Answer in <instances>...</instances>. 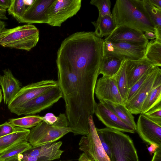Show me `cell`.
Segmentation results:
<instances>
[{
    "label": "cell",
    "mask_w": 161,
    "mask_h": 161,
    "mask_svg": "<svg viewBox=\"0 0 161 161\" xmlns=\"http://www.w3.org/2000/svg\"><path fill=\"white\" fill-rule=\"evenodd\" d=\"M155 67H152L148 69L144 75L136 81L134 85L129 89L127 99L126 102L129 100L138 90L142 86Z\"/></svg>",
    "instance_id": "d6a6232c"
},
{
    "label": "cell",
    "mask_w": 161,
    "mask_h": 161,
    "mask_svg": "<svg viewBox=\"0 0 161 161\" xmlns=\"http://www.w3.org/2000/svg\"><path fill=\"white\" fill-rule=\"evenodd\" d=\"M104 41L112 42H125L145 47L149 42L142 32L131 27L122 25L116 26Z\"/></svg>",
    "instance_id": "5bb4252c"
},
{
    "label": "cell",
    "mask_w": 161,
    "mask_h": 161,
    "mask_svg": "<svg viewBox=\"0 0 161 161\" xmlns=\"http://www.w3.org/2000/svg\"><path fill=\"white\" fill-rule=\"evenodd\" d=\"M94 94L99 102L106 100L124 105L117 88L114 76H103L97 80Z\"/></svg>",
    "instance_id": "e0dca14e"
},
{
    "label": "cell",
    "mask_w": 161,
    "mask_h": 161,
    "mask_svg": "<svg viewBox=\"0 0 161 161\" xmlns=\"http://www.w3.org/2000/svg\"><path fill=\"white\" fill-rule=\"evenodd\" d=\"M3 72V74L0 75V85L4 103L8 105L21 88L19 81L14 77L9 69H5Z\"/></svg>",
    "instance_id": "ffe728a7"
},
{
    "label": "cell",
    "mask_w": 161,
    "mask_h": 161,
    "mask_svg": "<svg viewBox=\"0 0 161 161\" xmlns=\"http://www.w3.org/2000/svg\"><path fill=\"white\" fill-rule=\"evenodd\" d=\"M146 48L127 42H112L104 41V58L112 57L127 60H137L144 57Z\"/></svg>",
    "instance_id": "9c48e42d"
},
{
    "label": "cell",
    "mask_w": 161,
    "mask_h": 161,
    "mask_svg": "<svg viewBox=\"0 0 161 161\" xmlns=\"http://www.w3.org/2000/svg\"><path fill=\"white\" fill-rule=\"evenodd\" d=\"M17 127H14L8 122L0 125V137L13 133L16 130Z\"/></svg>",
    "instance_id": "e575fe53"
},
{
    "label": "cell",
    "mask_w": 161,
    "mask_h": 161,
    "mask_svg": "<svg viewBox=\"0 0 161 161\" xmlns=\"http://www.w3.org/2000/svg\"><path fill=\"white\" fill-rule=\"evenodd\" d=\"M58 119V116H56L52 113L46 114L43 116L42 121L50 124H52L55 123Z\"/></svg>",
    "instance_id": "8d00e7d4"
},
{
    "label": "cell",
    "mask_w": 161,
    "mask_h": 161,
    "mask_svg": "<svg viewBox=\"0 0 161 161\" xmlns=\"http://www.w3.org/2000/svg\"><path fill=\"white\" fill-rule=\"evenodd\" d=\"M62 97L58 85L10 111L19 116L34 114L50 107Z\"/></svg>",
    "instance_id": "52a82bcc"
},
{
    "label": "cell",
    "mask_w": 161,
    "mask_h": 161,
    "mask_svg": "<svg viewBox=\"0 0 161 161\" xmlns=\"http://www.w3.org/2000/svg\"><path fill=\"white\" fill-rule=\"evenodd\" d=\"M71 132L65 114L60 113L57 121L52 124L42 121L30 130L27 138L32 147L55 142L67 133Z\"/></svg>",
    "instance_id": "5b68a950"
},
{
    "label": "cell",
    "mask_w": 161,
    "mask_h": 161,
    "mask_svg": "<svg viewBox=\"0 0 161 161\" xmlns=\"http://www.w3.org/2000/svg\"><path fill=\"white\" fill-rule=\"evenodd\" d=\"M126 60L124 59L119 69L114 76L117 88L124 103V104L127 100L129 91L126 73Z\"/></svg>",
    "instance_id": "d4e9b609"
},
{
    "label": "cell",
    "mask_w": 161,
    "mask_h": 161,
    "mask_svg": "<svg viewBox=\"0 0 161 161\" xmlns=\"http://www.w3.org/2000/svg\"><path fill=\"white\" fill-rule=\"evenodd\" d=\"M62 144L59 141L32 147L19 156L22 161H52L59 158L64 152L60 149Z\"/></svg>",
    "instance_id": "7c38bea8"
},
{
    "label": "cell",
    "mask_w": 161,
    "mask_h": 161,
    "mask_svg": "<svg viewBox=\"0 0 161 161\" xmlns=\"http://www.w3.org/2000/svg\"><path fill=\"white\" fill-rule=\"evenodd\" d=\"M92 23L95 28L94 34L101 38L109 35L116 26L112 17L108 15L98 16L96 21Z\"/></svg>",
    "instance_id": "cb8c5ba5"
},
{
    "label": "cell",
    "mask_w": 161,
    "mask_h": 161,
    "mask_svg": "<svg viewBox=\"0 0 161 161\" xmlns=\"http://www.w3.org/2000/svg\"><path fill=\"white\" fill-rule=\"evenodd\" d=\"M144 35L145 38L148 40H153L156 38V36L155 33L151 31H146L144 34Z\"/></svg>",
    "instance_id": "ab89813d"
},
{
    "label": "cell",
    "mask_w": 161,
    "mask_h": 161,
    "mask_svg": "<svg viewBox=\"0 0 161 161\" xmlns=\"http://www.w3.org/2000/svg\"><path fill=\"white\" fill-rule=\"evenodd\" d=\"M2 92L0 88V103L2 101Z\"/></svg>",
    "instance_id": "7dc6e473"
},
{
    "label": "cell",
    "mask_w": 161,
    "mask_h": 161,
    "mask_svg": "<svg viewBox=\"0 0 161 161\" xmlns=\"http://www.w3.org/2000/svg\"><path fill=\"white\" fill-rule=\"evenodd\" d=\"M78 161H93L91 158L87 156L84 153L81 154L79 158Z\"/></svg>",
    "instance_id": "b9f144b4"
},
{
    "label": "cell",
    "mask_w": 161,
    "mask_h": 161,
    "mask_svg": "<svg viewBox=\"0 0 161 161\" xmlns=\"http://www.w3.org/2000/svg\"><path fill=\"white\" fill-rule=\"evenodd\" d=\"M161 73L156 78L152 88L145 100L140 114H143L161 103Z\"/></svg>",
    "instance_id": "44dd1931"
},
{
    "label": "cell",
    "mask_w": 161,
    "mask_h": 161,
    "mask_svg": "<svg viewBox=\"0 0 161 161\" xmlns=\"http://www.w3.org/2000/svg\"><path fill=\"white\" fill-rule=\"evenodd\" d=\"M54 1L32 0L19 22L27 24L33 23L47 24L49 12Z\"/></svg>",
    "instance_id": "4fadbf2b"
},
{
    "label": "cell",
    "mask_w": 161,
    "mask_h": 161,
    "mask_svg": "<svg viewBox=\"0 0 161 161\" xmlns=\"http://www.w3.org/2000/svg\"><path fill=\"white\" fill-rule=\"evenodd\" d=\"M57 81L53 80H41L21 88L8 105L10 111L17 108L27 101L58 86Z\"/></svg>",
    "instance_id": "8fae6325"
},
{
    "label": "cell",
    "mask_w": 161,
    "mask_h": 161,
    "mask_svg": "<svg viewBox=\"0 0 161 161\" xmlns=\"http://www.w3.org/2000/svg\"><path fill=\"white\" fill-rule=\"evenodd\" d=\"M158 67L144 57L136 60H126V73L129 89L149 69Z\"/></svg>",
    "instance_id": "d6986e66"
},
{
    "label": "cell",
    "mask_w": 161,
    "mask_h": 161,
    "mask_svg": "<svg viewBox=\"0 0 161 161\" xmlns=\"http://www.w3.org/2000/svg\"><path fill=\"white\" fill-rule=\"evenodd\" d=\"M90 3L96 6L99 11L98 16L108 15L112 17L110 11L111 2L110 0H92Z\"/></svg>",
    "instance_id": "1f68e13d"
},
{
    "label": "cell",
    "mask_w": 161,
    "mask_h": 161,
    "mask_svg": "<svg viewBox=\"0 0 161 161\" xmlns=\"http://www.w3.org/2000/svg\"><path fill=\"white\" fill-rule=\"evenodd\" d=\"M94 114L107 128L121 132L135 133L136 131L118 117L103 103H96Z\"/></svg>",
    "instance_id": "ac0fdd59"
},
{
    "label": "cell",
    "mask_w": 161,
    "mask_h": 161,
    "mask_svg": "<svg viewBox=\"0 0 161 161\" xmlns=\"http://www.w3.org/2000/svg\"><path fill=\"white\" fill-rule=\"evenodd\" d=\"M6 10L0 7V19L6 20L8 18L6 15Z\"/></svg>",
    "instance_id": "7bdbcfd3"
},
{
    "label": "cell",
    "mask_w": 161,
    "mask_h": 161,
    "mask_svg": "<svg viewBox=\"0 0 161 161\" xmlns=\"http://www.w3.org/2000/svg\"><path fill=\"white\" fill-rule=\"evenodd\" d=\"M143 0L146 8L155 26L156 39L161 41V10L155 7L149 0Z\"/></svg>",
    "instance_id": "83f0119b"
},
{
    "label": "cell",
    "mask_w": 161,
    "mask_h": 161,
    "mask_svg": "<svg viewBox=\"0 0 161 161\" xmlns=\"http://www.w3.org/2000/svg\"><path fill=\"white\" fill-rule=\"evenodd\" d=\"M26 1L11 0L9 8L7 9L9 14L12 16L18 22L24 15L27 4Z\"/></svg>",
    "instance_id": "4dcf8cb0"
},
{
    "label": "cell",
    "mask_w": 161,
    "mask_h": 161,
    "mask_svg": "<svg viewBox=\"0 0 161 161\" xmlns=\"http://www.w3.org/2000/svg\"><path fill=\"white\" fill-rule=\"evenodd\" d=\"M4 161H22L21 159L19 154L14 156L5 159Z\"/></svg>",
    "instance_id": "ee69618b"
},
{
    "label": "cell",
    "mask_w": 161,
    "mask_h": 161,
    "mask_svg": "<svg viewBox=\"0 0 161 161\" xmlns=\"http://www.w3.org/2000/svg\"><path fill=\"white\" fill-rule=\"evenodd\" d=\"M136 131L145 142L161 147V124L140 114L136 124Z\"/></svg>",
    "instance_id": "9a60e30c"
},
{
    "label": "cell",
    "mask_w": 161,
    "mask_h": 161,
    "mask_svg": "<svg viewBox=\"0 0 161 161\" xmlns=\"http://www.w3.org/2000/svg\"><path fill=\"white\" fill-rule=\"evenodd\" d=\"M81 2V0H55L49 12L47 24L60 27L68 19L76 14L80 8Z\"/></svg>",
    "instance_id": "30bf717a"
},
{
    "label": "cell",
    "mask_w": 161,
    "mask_h": 161,
    "mask_svg": "<svg viewBox=\"0 0 161 161\" xmlns=\"http://www.w3.org/2000/svg\"><path fill=\"white\" fill-rule=\"evenodd\" d=\"M99 102L104 104L121 119L136 131V124L134 117L124 105L106 100Z\"/></svg>",
    "instance_id": "7402d4cb"
},
{
    "label": "cell",
    "mask_w": 161,
    "mask_h": 161,
    "mask_svg": "<svg viewBox=\"0 0 161 161\" xmlns=\"http://www.w3.org/2000/svg\"><path fill=\"white\" fill-rule=\"evenodd\" d=\"M43 116L39 115H30L24 117L10 119L8 122L14 127L24 129L33 127L42 121Z\"/></svg>",
    "instance_id": "f1b7e54d"
},
{
    "label": "cell",
    "mask_w": 161,
    "mask_h": 161,
    "mask_svg": "<svg viewBox=\"0 0 161 161\" xmlns=\"http://www.w3.org/2000/svg\"><path fill=\"white\" fill-rule=\"evenodd\" d=\"M144 57L157 67L161 66V42L155 39L147 44Z\"/></svg>",
    "instance_id": "4316f807"
},
{
    "label": "cell",
    "mask_w": 161,
    "mask_h": 161,
    "mask_svg": "<svg viewBox=\"0 0 161 161\" xmlns=\"http://www.w3.org/2000/svg\"><path fill=\"white\" fill-rule=\"evenodd\" d=\"M97 129L110 146V161H139L136 149L129 136L107 127Z\"/></svg>",
    "instance_id": "8992f818"
},
{
    "label": "cell",
    "mask_w": 161,
    "mask_h": 161,
    "mask_svg": "<svg viewBox=\"0 0 161 161\" xmlns=\"http://www.w3.org/2000/svg\"><path fill=\"white\" fill-rule=\"evenodd\" d=\"M116 26L131 27L142 32H155V26L143 0H117L111 13Z\"/></svg>",
    "instance_id": "3957f363"
},
{
    "label": "cell",
    "mask_w": 161,
    "mask_h": 161,
    "mask_svg": "<svg viewBox=\"0 0 161 161\" xmlns=\"http://www.w3.org/2000/svg\"><path fill=\"white\" fill-rule=\"evenodd\" d=\"M89 125L88 134L82 136L79 142L80 150L93 161H110L101 143L92 116L89 117Z\"/></svg>",
    "instance_id": "ba28073f"
},
{
    "label": "cell",
    "mask_w": 161,
    "mask_h": 161,
    "mask_svg": "<svg viewBox=\"0 0 161 161\" xmlns=\"http://www.w3.org/2000/svg\"><path fill=\"white\" fill-rule=\"evenodd\" d=\"M32 147L27 141L19 142L0 153V160L4 161L11 157L22 154Z\"/></svg>",
    "instance_id": "f546056e"
},
{
    "label": "cell",
    "mask_w": 161,
    "mask_h": 161,
    "mask_svg": "<svg viewBox=\"0 0 161 161\" xmlns=\"http://www.w3.org/2000/svg\"><path fill=\"white\" fill-rule=\"evenodd\" d=\"M97 131L103 148L110 161L111 159V153L110 146L102 133L96 128Z\"/></svg>",
    "instance_id": "d590c367"
},
{
    "label": "cell",
    "mask_w": 161,
    "mask_h": 161,
    "mask_svg": "<svg viewBox=\"0 0 161 161\" xmlns=\"http://www.w3.org/2000/svg\"><path fill=\"white\" fill-rule=\"evenodd\" d=\"M58 83L65 104L69 127L74 135H87L89 118L94 114L95 86L79 76L68 66L56 63Z\"/></svg>",
    "instance_id": "6da1fadb"
},
{
    "label": "cell",
    "mask_w": 161,
    "mask_h": 161,
    "mask_svg": "<svg viewBox=\"0 0 161 161\" xmlns=\"http://www.w3.org/2000/svg\"><path fill=\"white\" fill-rule=\"evenodd\" d=\"M103 42L93 32L74 33L62 42L56 62L68 66L77 75L96 86L104 58Z\"/></svg>",
    "instance_id": "7a4b0ae2"
},
{
    "label": "cell",
    "mask_w": 161,
    "mask_h": 161,
    "mask_svg": "<svg viewBox=\"0 0 161 161\" xmlns=\"http://www.w3.org/2000/svg\"><path fill=\"white\" fill-rule=\"evenodd\" d=\"M30 130L17 127L16 131L0 137V153L19 142L27 140Z\"/></svg>",
    "instance_id": "603a6c76"
},
{
    "label": "cell",
    "mask_w": 161,
    "mask_h": 161,
    "mask_svg": "<svg viewBox=\"0 0 161 161\" xmlns=\"http://www.w3.org/2000/svg\"><path fill=\"white\" fill-rule=\"evenodd\" d=\"M142 114L154 122L161 124V102Z\"/></svg>",
    "instance_id": "836d02e7"
},
{
    "label": "cell",
    "mask_w": 161,
    "mask_h": 161,
    "mask_svg": "<svg viewBox=\"0 0 161 161\" xmlns=\"http://www.w3.org/2000/svg\"><path fill=\"white\" fill-rule=\"evenodd\" d=\"M159 147L153 145H150V147L148 148V149L149 151L151 153H154L155 151Z\"/></svg>",
    "instance_id": "f6af8a7d"
},
{
    "label": "cell",
    "mask_w": 161,
    "mask_h": 161,
    "mask_svg": "<svg viewBox=\"0 0 161 161\" xmlns=\"http://www.w3.org/2000/svg\"><path fill=\"white\" fill-rule=\"evenodd\" d=\"M150 2L156 8L161 10V0H149Z\"/></svg>",
    "instance_id": "60d3db41"
},
{
    "label": "cell",
    "mask_w": 161,
    "mask_h": 161,
    "mask_svg": "<svg viewBox=\"0 0 161 161\" xmlns=\"http://www.w3.org/2000/svg\"><path fill=\"white\" fill-rule=\"evenodd\" d=\"M38 29L32 24H25L14 28H5L0 34V46L29 51L39 41Z\"/></svg>",
    "instance_id": "277c9868"
},
{
    "label": "cell",
    "mask_w": 161,
    "mask_h": 161,
    "mask_svg": "<svg viewBox=\"0 0 161 161\" xmlns=\"http://www.w3.org/2000/svg\"><path fill=\"white\" fill-rule=\"evenodd\" d=\"M0 161H4L3 160H0Z\"/></svg>",
    "instance_id": "681fc988"
},
{
    "label": "cell",
    "mask_w": 161,
    "mask_h": 161,
    "mask_svg": "<svg viewBox=\"0 0 161 161\" xmlns=\"http://www.w3.org/2000/svg\"><path fill=\"white\" fill-rule=\"evenodd\" d=\"M11 3L10 0H0V7L4 9H8Z\"/></svg>",
    "instance_id": "f35d334b"
},
{
    "label": "cell",
    "mask_w": 161,
    "mask_h": 161,
    "mask_svg": "<svg viewBox=\"0 0 161 161\" xmlns=\"http://www.w3.org/2000/svg\"><path fill=\"white\" fill-rule=\"evenodd\" d=\"M151 161H161V147L158 148L154 152Z\"/></svg>",
    "instance_id": "74e56055"
},
{
    "label": "cell",
    "mask_w": 161,
    "mask_h": 161,
    "mask_svg": "<svg viewBox=\"0 0 161 161\" xmlns=\"http://www.w3.org/2000/svg\"><path fill=\"white\" fill-rule=\"evenodd\" d=\"M59 161H71V160L61 161V160H60Z\"/></svg>",
    "instance_id": "c3c4849f"
},
{
    "label": "cell",
    "mask_w": 161,
    "mask_h": 161,
    "mask_svg": "<svg viewBox=\"0 0 161 161\" xmlns=\"http://www.w3.org/2000/svg\"><path fill=\"white\" fill-rule=\"evenodd\" d=\"M124 60L112 57L104 58L100 67V74L104 76H114L119 69Z\"/></svg>",
    "instance_id": "484cf974"
},
{
    "label": "cell",
    "mask_w": 161,
    "mask_h": 161,
    "mask_svg": "<svg viewBox=\"0 0 161 161\" xmlns=\"http://www.w3.org/2000/svg\"><path fill=\"white\" fill-rule=\"evenodd\" d=\"M5 22L0 19V34L5 28Z\"/></svg>",
    "instance_id": "bcb514c9"
},
{
    "label": "cell",
    "mask_w": 161,
    "mask_h": 161,
    "mask_svg": "<svg viewBox=\"0 0 161 161\" xmlns=\"http://www.w3.org/2000/svg\"><path fill=\"white\" fill-rule=\"evenodd\" d=\"M160 73V68L155 67L142 86L132 97L125 103L124 105L132 114H140L142 104L152 88L156 78Z\"/></svg>",
    "instance_id": "2e32d148"
}]
</instances>
